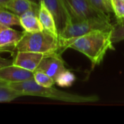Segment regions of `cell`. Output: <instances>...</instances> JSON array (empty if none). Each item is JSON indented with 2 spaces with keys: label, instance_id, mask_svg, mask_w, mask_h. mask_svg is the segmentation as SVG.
<instances>
[{
  "label": "cell",
  "instance_id": "6da1fadb",
  "mask_svg": "<svg viewBox=\"0 0 124 124\" xmlns=\"http://www.w3.org/2000/svg\"><path fill=\"white\" fill-rule=\"evenodd\" d=\"M111 30H97L79 36L70 42L66 49L81 52L91 61L94 68L102 62L108 50L115 49L111 40Z\"/></svg>",
  "mask_w": 124,
  "mask_h": 124
},
{
  "label": "cell",
  "instance_id": "7a4b0ae2",
  "mask_svg": "<svg viewBox=\"0 0 124 124\" xmlns=\"http://www.w3.org/2000/svg\"><path fill=\"white\" fill-rule=\"evenodd\" d=\"M9 85L12 89L21 92L23 96L41 97L54 100L76 103L94 102L100 100L97 95H79L61 91L52 86H42L38 84L33 78L20 82L9 83Z\"/></svg>",
  "mask_w": 124,
  "mask_h": 124
},
{
  "label": "cell",
  "instance_id": "3957f363",
  "mask_svg": "<svg viewBox=\"0 0 124 124\" xmlns=\"http://www.w3.org/2000/svg\"><path fill=\"white\" fill-rule=\"evenodd\" d=\"M15 50L44 54L62 53L59 37L44 30L32 33L23 31L22 38L15 46Z\"/></svg>",
  "mask_w": 124,
  "mask_h": 124
},
{
  "label": "cell",
  "instance_id": "277c9868",
  "mask_svg": "<svg viewBox=\"0 0 124 124\" xmlns=\"http://www.w3.org/2000/svg\"><path fill=\"white\" fill-rule=\"evenodd\" d=\"M111 21L105 19H89L80 21H71L66 23L59 33V39L62 52L66 50L67 45L76 38L97 30H111Z\"/></svg>",
  "mask_w": 124,
  "mask_h": 124
},
{
  "label": "cell",
  "instance_id": "5b68a950",
  "mask_svg": "<svg viewBox=\"0 0 124 124\" xmlns=\"http://www.w3.org/2000/svg\"><path fill=\"white\" fill-rule=\"evenodd\" d=\"M66 10L71 21H80L89 19H105L110 17L96 9L88 0H63Z\"/></svg>",
  "mask_w": 124,
  "mask_h": 124
},
{
  "label": "cell",
  "instance_id": "8992f818",
  "mask_svg": "<svg viewBox=\"0 0 124 124\" xmlns=\"http://www.w3.org/2000/svg\"><path fill=\"white\" fill-rule=\"evenodd\" d=\"M36 70L43 71L55 79L60 73L66 70V68L61 54L52 53L44 55Z\"/></svg>",
  "mask_w": 124,
  "mask_h": 124
},
{
  "label": "cell",
  "instance_id": "52a82bcc",
  "mask_svg": "<svg viewBox=\"0 0 124 124\" xmlns=\"http://www.w3.org/2000/svg\"><path fill=\"white\" fill-rule=\"evenodd\" d=\"M33 78V72L13 64L0 69V80L7 83L20 82Z\"/></svg>",
  "mask_w": 124,
  "mask_h": 124
},
{
  "label": "cell",
  "instance_id": "ba28073f",
  "mask_svg": "<svg viewBox=\"0 0 124 124\" xmlns=\"http://www.w3.org/2000/svg\"><path fill=\"white\" fill-rule=\"evenodd\" d=\"M44 55V54L38 52L17 51L12 64L31 72H34Z\"/></svg>",
  "mask_w": 124,
  "mask_h": 124
},
{
  "label": "cell",
  "instance_id": "9c48e42d",
  "mask_svg": "<svg viewBox=\"0 0 124 124\" xmlns=\"http://www.w3.org/2000/svg\"><path fill=\"white\" fill-rule=\"evenodd\" d=\"M46 7L53 15L58 32L64 28L66 23L70 20L65 7L63 0H42Z\"/></svg>",
  "mask_w": 124,
  "mask_h": 124
},
{
  "label": "cell",
  "instance_id": "30bf717a",
  "mask_svg": "<svg viewBox=\"0 0 124 124\" xmlns=\"http://www.w3.org/2000/svg\"><path fill=\"white\" fill-rule=\"evenodd\" d=\"M23 32L17 31L10 27H4L0 30V52H7L10 48L15 49L17 44L22 38Z\"/></svg>",
  "mask_w": 124,
  "mask_h": 124
},
{
  "label": "cell",
  "instance_id": "8fae6325",
  "mask_svg": "<svg viewBox=\"0 0 124 124\" xmlns=\"http://www.w3.org/2000/svg\"><path fill=\"white\" fill-rule=\"evenodd\" d=\"M38 17L44 31L59 37V32L54 17L42 0L39 2Z\"/></svg>",
  "mask_w": 124,
  "mask_h": 124
},
{
  "label": "cell",
  "instance_id": "7c38bea8",
  "mask_svg": "<svg viewBox=\"0 0 124 124\" xmlns=\"http://www.w3.org/2000/svg\"><path fill=\"white\" fill-rule=\"evenodd\" d=\"M20 26L25 32H38L44 31L38 17V12L35 11H28L20 16Z\"/></svg>",
  "mask_w": 124,
  "mask_h": 124
},
{
  "label": "cell",
  "instance_id": "4fadbf2b",
  "mask_svg": "<svg viewBox=\"0 0 124 124\" xmlns=\"http://www.w3.org/2000/svg\"><path fill=\"white\" fill-rule=\"evenodd\" d=\"M2 7L20 16L28 11L38 12L39 3L32 0H10Z\"/></svg>",
  "mask_w": 124,
  "mask_h": 124
},
{
  "label": "cell",
  "instance_id": "5bb4252c",
  "mask_svg": "<svg viewBox=\"0 0 124 124\" xmlns=\"http://www.w3.org/2000/svg\"><path fill=\"white\" fill-rule=\"evenodd\" d=\"M22 96L23 94L10 87L9 83L0 80V102H9Z\"/></svg>",
  "mask_w": 124,
  "mask_h": 124
},
{
  "label": "cell",
  "instance_id": "9a60e30c",
  "mask_svg": "<svg viewBox=\"0 0 124 124\" xmlns=\"http://www.w3.org/2000/svg\"><path fill=\"white\" fill-rule=\"evenodd\" d=\"M0 24L5 27L20 25V16L4 7H0Z\"/></svg>",
  "mask_w": 124,
  "mask_h": 124
},
{
  "label": "cell",
  "instance_id": "2e32d148",
  "mask_svg": "<svg viewBox=\"0 0 124 124\" xmlns=\"http://www.w3.org/2000/svg\"><path fill=\"white\" fill-rule=\"evenodd\" d=\"M76 79V76L68 70H65L60 73L54 79L55 84L60 87L71 86Z\"/></svg>",
  "mask_w": 124,
  "mask_h": 124
},
{
  "label": "cell",
  "instance_id": "e0dca14e",
  "mask_svg": "<svg viewBox=\"0 0 124 124\" xmlns=\"http://www.w3.org/2000/svg\"><path fill=\"white\" fill-rule=\"evenodd\" d=\"M111 40L113 44L124 40V18L117 19L111 30Z\"/></svg>",
  "mask_w": 124,
  "mask_h": 124
},
{
  "label": "cell",
  "instance_id": "ac0fdd59",
  "mask_svg": "<svg viewBox=\"0 0 124 124\" xmlns=\"http://www.w3.org/2000/svg\"><path fill=\"white\" fill-rule=\"evenodd\" d=\"M89 2L98 11L110 17V15L113 13V8L110 0H88Z\"/></svg>",
  "mask_w": 124,
  "mask_h": 124
},
{
  "label": "cell",
  "instance_id": "d6986e66",
  "mask_svg": "<svg viewBox=\"0 0 124 124\" xmlns=\"http://www.w3.org/2000/svg\"><path fill=\"white\" fill-rule=\"evenodd\" d=\"M33 79L38 84L45 87L52 86L55 84L54 78L48 76L44 72L38 70H36L33 72Z\"/></svg>",
  "mask_w": 124,
  "mask_h": 124
},
{
  "label": "cell",
  "instance_id": "ffe728a7",
  "mask_svg": "<svg viewBox=\"0 0 124 124\" xmlns=\"http://www.w3.org/2000/svg\"><path fill=\"white\" fill-rule=\"evenodd\" d=\"M113 14L117 19L124 18V1L121 0H110Z\"/></svg>",
  "mask_w": 124,
  "mask_h": 124
},
{
  "label": "cell",
  "instance_id": "44dd1931",
  "mask_svg": "<svg viewBox=\"0 0 124 124\" xmlns=\"http://www.w3.org/2000/svg\"><path fill=\"white\" fill-rule=\"evenodd\" d=\"M13 60H11L9 59H6V58H3V57H0V69L10 65L12 64Z\"/></svg>",
  "mask_w": 124,
  "mask_h": 124
},
{
  "label": "cell",
  "instance_id": "7402d4cb",
  "mask_svg": "<svg viewBox=\"0 0 124 124\" xmlns=\"http://www.w3.org/2000/svg\"><path fill=\"white\" fill-rule=\"evenodd\" d=\"M10 0H0V7H3L4 5H5Z\"/></svg>",
  "mask_w": 124,
  "mask_h": 124
},
{
  "label": "cell",
  "instance_id": "603a6c76",
  "mask_svg": "<svg viewBox=\"0 0 124 124\" xmlns=\"http://www.w3.org/2000/svg\"><path fill=\"white\" fill-rule=\"evenodd\" d=\"M32 1H35V2H37V3H39L41 0H32Z\"/></svg>",
  "mask_w": 124,
  "mask_h": 124
},
{
  "label": "cell",
  "instance_id": "cb8c5ba5",
  "mask_svg": "<svg viewBox=\"0 0 124 124\" xmlns=\"http://www.w3.org/2000/svg\"><path fill=\"white\" fill-rule=\"evenodd\" d=\"M4 27H5V26H3V25H1L0 24V30H1V29L2 28H4Z\"/></svg>",
  "mask_w": 124,
  "mask_h": 124
},
{
  "label": "cell",
  "instance_id": "d4e9b609",
  "mask_svg": "<svg viewBox=\"0 0 124 124\" xmlns=\"http://www.w3.org/2000/svg\"><path fill=\"white\" fill-rule=\"evenodd\" d=\"M121 1H124V0H121Z\"/></svg>",
  "mask_w": 124,
  "mask_h": 124
},
{
  "label": "cell",
  "instance_id": "484cf974",
  "mask_svg": "<svg viewBox=\"0 0 124 124\" xmlns=\"http://www.w3.org/2000/svg\"></svg>",
  "mask_w": 124,
  "mask_h": 124
}]
</instances>
